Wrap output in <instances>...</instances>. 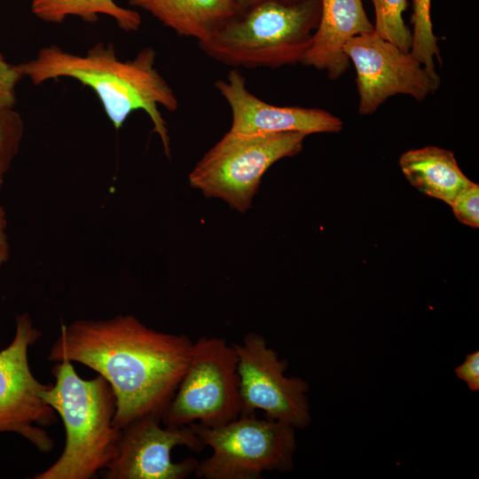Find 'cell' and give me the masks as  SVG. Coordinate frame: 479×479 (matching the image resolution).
<instances>
[{"mask_svg": "<svg viewBox=\"0 0 479 479\" xmlns=\"http://www.w3.org/2000/svg\"><path fill=\"white\" fill-rule=\"evenodd\" d=\"M192 344L185 334L159 332L133 315H118L61 325L47 359L80 363L105 378L116 399L114 425L122 429L146 415L161 418Z\"/></svg>", "mask_w": 479, "mask_h": 479, "instance_id": "1", "label": "cell"}, {"mask_svg": "<svg viewBox=\"0 0 479 479\" xmlns=\"http://www.w3.org/2000/svg\"><path fill=\"white\" fill-rule=\"evenodd\" d=\"M155 62L153 47L142 48L133 59H122L112 43L98 42L83 54L65 51L56 44L47 45L31 59L15 65V68L35 85L71 78L89 87L115 130L133 112L144 111L153 123V132L161 141L164 153L170 157V137L159 106L176 112L179 102L156 69Z\"/></svg>", "mask_w": 479, "mask_h": 479, "instance_id": "2", "label": "cell"}, {"mask_svg": "<svg viewBox=\"0 0 479 479\" xmlns=\"http://www.w3.org/2000/svg\"><path fill=\"white\" fill-rule=\"evenodd\" d=\"M51 373L54 383L40 395L64 424L65 445L57 460L34 478H94L119 452L122 429L114 425L115 395L101 375L84 380L70 361L57 362Z\"/></svg>", "mask_w": 479, "mask_h": 479, "instance_id": "3", "label": "cell"}, {"mask_svg": "<svg viewBox=\"0 0 479 479\" xmlns=\"http://www.w3.org/2000/svg\"><path fill=\"white\" fill-rule=\"evenodd\" d=\"M320 10V0L263 1L239 10L198 46L209 58L233 68L302 63Z\"/></svg>", "mask_w": 479, "mask_h": 479, "instance_id": "4", "label": "cell"}, {"mask_svg": "<svg viewBox=\"0 0 479 479\" xmlns=\"http://www.w3.org/2000/svg\"><path fill=\"white\" fill-rule=\"evenodd\" d=\"M308 135L288 131L241 134L228 131L196 163L190 185L240 213L252 206L264 173L278 161L297 155Z\"/></svg>", "mask_w": 479, "mask_h": 479, "instance_id": "5", "label": "cell"}, {"mask_svg": "<svg viewBox=\"0 0 479 479\" xmlns=\"http://www.w3.org/2000/svg\"><path fill=\"white\" fill-rule=\"evenodd\" d=\"M211 456L198 462L194 475L202 479H261L265 471H290L296 450L294 428L287 423L240 415L209 428L190 424Z\"/></svg>", "mask_w": 479, "mask_h": 479, "instance_id": "6", "label": "cell"}, {"mask_svg": "<svg viewBox=\"0 0 479 479\" xmlns=\"http://www.w3.org/2000/svg\"><path fill=\"white\" fill-rule=\"evenodd\" d=\"M241 411L232 344L206 336L193 342L186 370L161 415L163 426L177 428L198 421L215 428L236 420Z\"/></svg>", "mask_w": 479, "mask_h": 479, "instance_id": "7", "label": "cell"}, {"mask_svg": "<svg viewBox=\"0 0 479 479\" xmlns=\"http://www.w3.org/2000/svg\"><path fill=\"white\" fill-rule=\"evenodd\" d=\"M41 335L29 314L23 312L15 318L12 342L0 350V433H16L47 453L54 441L46 428L58 417L40 395L50 384L37 381L28 363V349Z\"/></svg>", "mask_w": 479, "mask_h": 479, "instance_id": "8", "label": "cell"}, {"mask_svg": "<svg viewBox=\"0 0 479 479\" xmlns=\"http://www.w3.org/2000/svg\"><path fill=\"white\" fill-rule=\"evenodd\" d=\"M242 411L240 415L264 412L265 418L304 428L310 423L309 386L299 377H287V362L279 359L265 338L247 334L240 343H232Z\"/></svg>", "mask_w": 479, "mask_h": 479, "instance_id": "9", "label": "cell"}, {"mask_svg": "<svg viewBox=\"0 0 479 479\" xmlns=\"http://www.w3.org/2000/svg\"><path fill=\"white\" fill-rule=\"evenodd\" d=\"M344 52L355 66L360 114L374 113L397 94L409 95L420 102L440 86L438 75L428 72L410 52L375 32L351 38Z\"/></svg>", "mask_w": 479, "mask_h": 479, "instance_id": "10", "label": "cell"}, {"mask_svg": "<svg viewBox=\"0 0 479 479\" xmlns=\"http://www.w3.org/2000/svg\"><path fill=\"white\" fill-rule=\"evenodd\" d=\"M161 418L146 415L122 429L119 452L99 475L105 479H185L194 474L195 458L179 462L171 459V451L186 446L200 452L206 445L191 425L161 427Z\"/></svg>", "mask_w": 479, "mask_h": 479, "instance_id": "11", "label": "cell"}, {"mask_svg": "<svg viewBox=\"0 0 479 479\" xmlns=\"http://www.w3.org/2000/svg\"><path fill=\"white\" fill-rule=\"evenodd\" d=\"M215 86L232 112L230 131L241 134H266L297 131L307 135L337 133L343 122L331 113L318 108L279 106L252 94L244 76L232 68L225 80Z\"/></svg>", "mask_w": 479, "mask_h": 479, "instance_id": "12", "label": "cell"}, {"mask_svg": "<svg viewBox=\"0 0 479 479\" xmlns=\"http://www.w3.org/2000/svg\"><path fill=\"white\" fill-rule=\"evenodd\" d=\"M320 17L302 64L326 71L332 80L349 67L344 47L353 37L374 32L362 0H320Z\"/></svg>", "mask_w": 479, "mask_h": 479, "instance_id": "13", "label": "cell"}, {"mask_svg": "<svg viewBox=\"0 0 479 479\" xmlns=\"http://www.w3.org/2000/svg\"><path fill=\"white\" fill-rule=\"evenodd\" d=\"M179 35L210 37L238 11L234 0H130Z\"/></svg>", "mask_w": 479, "mask_h": 479, "instance_id": "14", "label": "cell"}, {"mask_svg": "<svg viewBox=\"0 0 479 479\" xmlns=\"http://www.w3.org/2000/svg\"><path fill=\"white\" fill-rule=\"evenodd\" d=\"M399 167L413 187L450 206L471 182L459 167L454 153L437 146L404 152L399 158Z\"/></svg>", "mask_w": 479, "mask_h": 479, "instance_id": "15", "label": "cell"}, {"mask_svg": "<svg viewBox=\"0 0 479 479\" xmlns=\"http://www.w3.org/2000/svg\"><path fill=\"white\" fill-rule=\"evenodd\" d=\"M31 11L49 23H62L70 16L96 22L99 15H106L126 32H135L142 24L137 12L120 6L114 0H31Z\"/></svg>", "mask_w": 479, "mask_h": 479, "instance_id": "16", "label": "cell"}, {"mask_svg": "<svg viewBox=\"0 0 479 479\" xmlns=\"http://www.w3.org/2000/svg\"><path fill=\"white\" fill-rule=\"evenodd\" d=\"M431 0H413L411 16L412 46L411 55L423 65L428 72L437 75L435 58L441 61L438 37L433 32L431 21Z\"/></svg>", "mask_w": 479, "mask_h": 479, "instance_id": "17", "label": "cell"}, {"mask_svg": "<svg viewBox=\"0 0 479 479\" xmlns=\"http://www.w3.org/2000/svg\"><path fill=\"white\" fill-rule=\"evenodd\" d=\"M374 8V32L404 52H410L412 31L405 25L403 12L408 5L407 0H371Z\"/></svg>", "mask_w": 479, "mask_h": 479, "instance_id": "18", "label": "cell"}, {"mask_svg": "<svg viewBox=\"0 0 479 479\" xmlns=\"http://www.w3.org/2000/svg\"><path fill=\"white\" fill-rule=\"evenodd\" d=\"M24 134L21 115L13 107H0V189Z\"/></svg>", "mask_w": 479, "mask_h": 479, "instance_id": "19", "label": "cell"}, {"mask_svg": "<svg viewBox=\"0 0 479 479\" xmlns=\"http://www.w3.org/2000/svg\"><path fill=\"white\" fill-rule=\"evenodd\" d=\"M457 220L472 228L479 227V185L470 182L451 204Z\"/></svg>", "mask_w": 479, "mask_h": 479, "instance_id": "20", "label": "cell"}, {"mask_svg": "<svg viewBox=\"0 0 479 479\" xmlns=\"http://www.w3.org/2000/svg\"><path fill=\"white\" fill-rule=\"evenodd\" d=\"M20 78L15 66L8 63L0 53V107H14L16 86Z\"/></svg>", "mask_w": 479, "mask_h": 479, "instance_id": "21", "label": "cell"}, {"mask_svg": "<svg viewBox=\"0 0 479 479\" xmlns=\"http://www.w3.org/2000/svg\"><path fill=\"white\" fill-rule=\"evenodd\" d=\"M456 376L464 381L472 391L479 390V351L467 354L465 361L454 369Z\"/></svg>", "mask_w": 479, "mask_h": 479, "instance_id": "22", "label": "cell"}, {"mask_svg": "<svg viewBox=\"0 0 479 479\" xmlns=\"http://www.w3.org/2000/svg\"><path fill=\"white\" fill-rule=\"evenodd\" d=\"M6 214L0 205V267L8 261L10 256V245L6 234Z\"/></svg>", "mask_w": 479, "mask_h": 479, "instance_id": "23", "label": "cell"}, {"mask_svg": "<svg viewBox=\"0 0 479 479\" xmlns=\"http://www.w3.org/2000/svg\"><path fill=\"white\" fill-rule=\"evenodd\" d=\"M263 1L267 0H234L239 10L246 9Z\"/></svg>", "mask_w": 479, "mask_h": 479, "instance_id": "24", "label": "cell"}]
</instances>
